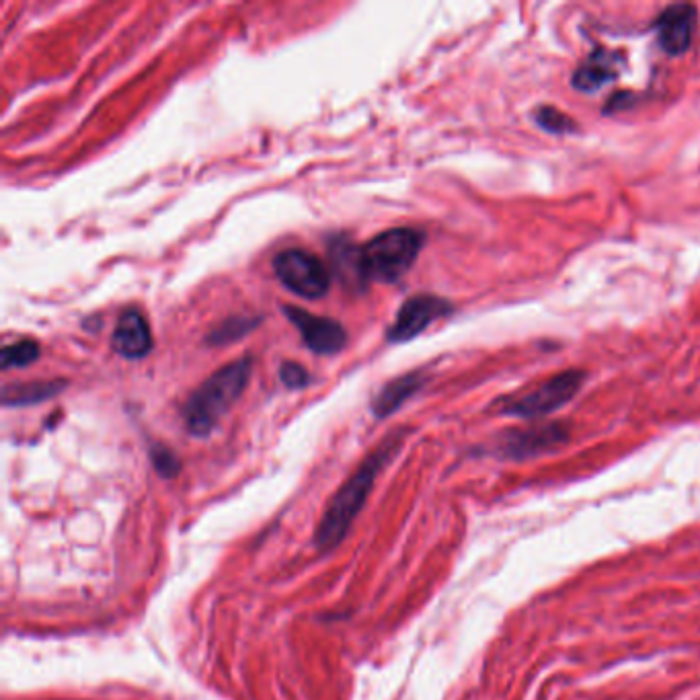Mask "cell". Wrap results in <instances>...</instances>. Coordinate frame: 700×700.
<instances>
[{"label":"cell","instance_id":"obj_1","mask_svg":"<svg viewBox=\"0 0 700 700\" xmlns=\"http://www.w3.org/2000/svg\"><path fill=\"white\" fill-rule=\"evenodd\" d=\"M403 436L393 434L386 438L376 450H372L364 462L354 471L339 491L329 499L327 508L319 520V526L315 530V547L321 553L333 551L337 544L345 538V534L356 522L358 514L362 512L366 499L370 497L374 483L378 475L384 471V466L391 462V458L401 448Z\"/></svg>","mask_w":700,"mask_h":700},{"label":"cell","instance_id":"obj_2","mask_svg":"<svg viewBox=\"0 0 700 700\" xmlns=\"http://www.w3.org/2000/svg\"><path fill=\"white\" fill-rule=\"evenodd\" d=\"M251 358H241L214 372L183 405V421L191 436H208L235 405L251 376Z\"/></svg>","mask_w":700,"mask_h":700},{"label":"cell","instance_id":"obj_3","mask_svg":"<svg viewBox=\"0 0 700 700\" xmlns=\"http://www.w3.org/2000/svg\"><path fill=\"white\" fill-rule=\"evenodd\" d=\"M425 235L415 228H391L362 247L368 282L395 284L413 267Z\"/></svg>","mask_w":700,"mask_h":700},{"label":"cell","instance_id":"obj_4","mask_svg":"<svg viewBox=\"0 0 700 700\" xmlns=\"http://www.w3.org/2000/svg\"><path fill=\"white\" fill-rule=\"evenodd\" d=\"M586 374L581 370H565L553 378L536 384L534 388L520 395H512L499 403L503 415H512L520 419H538L551 415L553 411L567 405L581 388Z\"/></svg>","mask_w":700,"mask_h":700},{"label":"cell","instance_id":"obj_5","mask_svg":"<svg viewBox=\"0 0 700 700\" xmlns=\"http://www.w3.org/2000/svg\"><path fill=\"white\" fill-rule=\"evenodd\" d=\"M276 278L296 296L319 300L329 292L331 276L325 263L308 251L286 249L274 257Z\"/></svg>","mask_w":700,"mask_h":700},{"label":"cell","instance_id":"obj_6","mask_svg":"<svg viewBox=\"0 0 700 700\" xmlns=\"http://www.w3.org/2000/svg\"><path fill=\"white\" fill-rule=\"evenodd\" d=\"M452 310L454 306L440 296H434V294L411 296L399 308L395 323L386 331V339L391 343H407L417 335H421L438 319L448 317Z\"/></svg>","mask_w":700,"mask_h":700},{"label":"cell","instance_id":"obj_7","mask_svg":"<svg viewBox=\"0 0 700 700\" xmlns=\"http://www.w3.org/2000/svg\"><path fill=\"white\" fill-rule=\"evenodd\" d=\"M284 310H286V317L300 331L310 352H315L319 356H333L345 347L347 333L343 325L337 323L335 319L310 315L306 310L296 306H284Z\"/></svg>","mask_w":700,"mask_h":700},{"label":"cell","instance_id":"obj_8","mask_svg":"<svg viewBox=\"0 0 700 700\" xmlns=\"http://www.w3.org/2000/svg\"><path fill=\"white\" fill-rule=\"evenodd\" d=\"M569 440V434L563 425H540L532 430H518L505 434L497 444V454L510 460H526L538 454L557 450Z\"/></svg>","mask_w":700,"mask_h":700},{"label":"cell","instance_id":"obj_9","mask_svg":"<svg viewBox=\"0 0 700 700\" xmlns=\"http://www.w3.org/2000/svg\"><path fill=\"white\" fill-rule=\"evenodd\" d=\"M696 9L692 5H674L661 11L655 21L657 44L668 56L684 54L694 37Z\"/></svg>","mask_w":700,"mask_h":700},{"label":"cell","instance_id":"obj_10","mask_svg":"<svg viewBox=\"0 0 700 700\" xmlns=\"http://www.w3.org/2000/svg\"><path fill=\"white\" fill-rule=\"evenodd\" d=\"M111 345L115 354H120L126 360H140L148 356L152 349V333L138 308H126L120 315L111 335Z\"/></svg>","mask_w":700,"mask_h":700},{"label":"cell","instance_id":"obj_11","mask_svg":"<svg viewBox=\"0 0 700 700\" xmlns=\"http://www.w3.org/2000/svg\"><path fill=\"white\" fill-rule=\"evenodd\" d=\"M620 56L608 50H596L575 72L571 85L581 93H596L604 85L616 81Z\"/></svg>","mask_w":700,"mask_h":700},{"label":"cell","instance_id":"obj_12","mask_svg":"<svg viewBox=\"0 0 700 700\" xmlns=\"http://www.w3.org/2000/svg\"><path fill=\"white\" fill-rule=\"evenodd\" d=\"M423 382H425V376L421 372H411L393 382H388L372 401L374 415L380 419L393 415L407 399H411L419 391Z\"/></svg>","mask_w":700,"mask_h":700},{"label":"cell","instance_id":"obj_13","mask_svg":"<svg viewBox=\"0 0 700 700\" xmlns=\"http://www.w3.org/2000/svg\"><path fill=\"white\" fill-rule=\"evenodd\" d=\"M331 261L339 280L349 288H364L368 284V276L364 269L362 247L341 241L331 247Z\"/></svg>","mask_w":700,"mask_h":700},{"label":"cell","instance_id":"obj_14","mask_svg":"<svg viewBox=\"0 0 700 700\" xmlns=\"http://www.w3.org/2000/svg\"><path fill=\"white\" fill-rule=\"evenodd\" d=\"M64 382H31V384H15L3 388V403L7 407L17 405H33L42 403L62 391Z\"/></svg>","mask_w":700,"mask_h":700},{"label":"cell","instance_id":"obj_15","mask_svg":"<svg viewBox=\"0 0 700 700\" xmlns=\"http://www.w3.org/2000/svg\"><path fill=\"white\" fill-rule=\"evenodd\" d=\"M37 358H40V345H37V341L21 339L17 343L3 347V354H0V362L3 364L0 366H3V370L25 368L33 364Z\"/></svg>","mask_w":700,"mask_h":700},{"label":"cell","instance_id":"obj_16","mask_svg":"<svg viewBox=\"0 0 700 700\" xmlns=\"http://www.w3.org/2000/svg\"><path fill=\"white\" fill-rule=\"evenodd\" d=\"M534 120L542 130H547L551 134H573L577 130V124L569 118V115L549 105L536 109Z\"/></svg>","mask_w":700,"mask_h":700},{"label":"cell","instance_id":"obj_17","mask_svg":"<svg viewBox=\"0 0 700 700\" xmlns=\"http://www.w3.org/2000/svg\"><path fill=\"white\" fill-rule=\"evenodd\" d=\"M253 325H255V323H251V321L245 319V317H232V319L224 321L222 325H218V327L210 333L208 341H214V343L235 341V339L243 337L247 331H251Z\"/></svg>","mask_w":700,"mask_h":700},{"label":"cell","instance_id":"obj_18","mask_svg":"<svg viewBox=\"0 0 700 700\" xmlns=\"http://www.w3.org/2000/svg\"><path fill=\"white\" fill-rule=\"evenodd\" d=\"M150 458H152V464H154V469H157V473L165 479H171L179 473L181 469V464H179V458L175 456L173 450H169L167 446H152L150 448Z\"/></svg>","mask_w":700,"mask_h":700},{"label":"cell","instance_id":"obj_19","mask_svg":"<svg viewBox=\"0 0 700 700\" xmlns=\"http://www.w3.org/2000/svg\"><path fill=\"white\" fill-rule=\"evenodd\" d=\"M280 378L288 388H294V391H300V388L310 384L308 370L296 362H284L280 368Z\"/></svg>","mask_w":700,"mask_h":700}]
</instances>
